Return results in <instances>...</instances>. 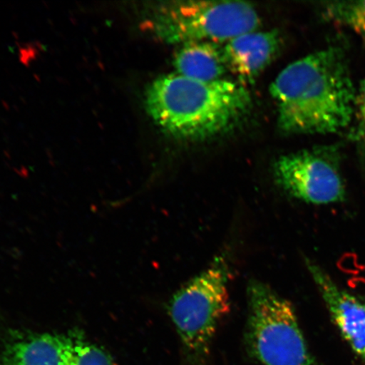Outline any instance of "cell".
Listing matches in <instances>:
<instances>
[{
  "label": "cell",
  "mask_w": 365,
  "mask_h": 365,
  "mask_svg": "<svg viewBox=\"0 0 365 365\" xmlns=\"http://www.w3.org/2000/svg\"><path fill=\"white\" fill-rule=\"evenodd\" d=\"M277 185L295 199L313 205L344 202L346 189L339 159L331 149L285 155L273 165Z\"/></svg>",
  "instance_id": "6"
},
{
  "label": "cell",
  "mask_w": 365,
  "mask_h": 365,
  "mask_svg": "<svg viewBox=\"0 0 365 365\" xmlns=\"http://www.w3.org/2000/svg\"><path fill=\"white\" fill-rule=\"evenodd\" d=\"M231 272L230 254L222 251L205 270L177 290L168 304V314L190 365L207 364L219 324L230 313Z\"/></svg>",
  "instance_id": "3"
},
{
  "label": "cell",
  "mask_w": 365,
  "mask_h": 365,
  "mask_svg": "<svg viewBox=\"0 0 365 365\" xmlns=\"http://www.w3.org/2000/svg\"><path fill=\"white\" fill-rule=\"evenodd\" d=\"M245 344L263 365H318L310 354L293 305L258 280L247 287Z\"/></svg>",
  "instance_id": "5"
},
{
  "label": "cell",
  "mask_w": 365,
  "mask_h": 365,
  "mask_svg": "<svg viewBox=\"0 0 365 365\" xmlns=\"http://www.w3.org/2000/svg\"><path fill=\"white\" fill-rule=\"evenodd\" d=\"M305 264L340 334L354 353L365 360V303L342 289L316 263L305 259Z\"/></svg>",
  "instance_id": "7"
},
{
  "label": "cell",
  "mask_w": 365,
  "mask_h": 365,
  "mask_svg": "<svg viewBox=\"0 0 365 365\" xmlns=\"http://www.w3.org/2000/svg\"><path fill=\"white\" fill-rule=\"evenodd\" d=\"M176 74L191 80L212 82L222 80L227 68L222 48L214 43L180 46L173 59Z\"/></svg>",
  "instance_id": "10"
},
{
  "label": "cell",
  "mask_w": 365,
  "mask_h": 365,
  "mask_svg": "<svg viewBox=\"0 0 365 365\" xmlns=\"http://www.w3.org/2000/svg\"><path fill=\"white\" fill-rule=\"evenodd\" d=\"M281 41L275 30L249 31L227 41L222 48L227 71L240 84L253 83L277 57Z\"/></svg>",
  "instance_id": "9"
},
{
  "label": "cell",
  "mask_w": 365,
  "mask_h": 365,
  "mask_svg": "<svg viewBox=\"0 0 365 365\" xmlns=\"http://www.w3.org/2000/svg\"><path fill=\"white\" fill-rule=\"evenodd\" d=\"M322 14L327 21L346 27L365 40V0L326 2Z\"/></svg>",
  "instance_id": "11"
},
{
  "label": "cell",
  "mask_w": 365,
  "mask_h": 365,
  "mask_svg": "<svg viewBox=\"0 0 365 365\" xmlns=\"http://www.w3.org/2000/svg\"><path fill=\"white\" fill-rule=\"evenodd\" d=\"M72 353L68 365H115L110 355L101 346L82 336L78 331H72Z\"/></svg>",
  "instance_id": "12"
},
{
  "label": "cell",
  "mask_w": 365,
  "mask_h": 365,
  "mask_svg": "<svg viewBox=\"0 0 365 365\" xmlns=\"http://www.w3.org/2000/svg\"><path fill=\"white\" fill-rule=\"evenodd\" d=\"M144 26L161 42L170 45L227 43L257 31L261 19L252 4L244 1H163L144 12Z\"/></svg>",
  "instance_id": "4"
},
{
  "label": "cell",
  "mask_w": 365,
  "mask_h": 365,
  "mask_svg": "<svg viewBox=\"0 0 365 365\" xmlns=\"http://www.w3.org/2000/svg\"><path fill=\"white\" fill-rule=\"evenodd\" d=\"M270 91L282 134H336L352 125L357 88L348 53L339 44L291 63L274 80Z\"/></svg>",
  "instance_id": "1"
},
{
  "label": "cell",
  "mask_w": 365,
  "mask_h": 365,
  "mask_svg": "<svg viewBox=\"0 0 365 365\" xmlns=\"http://www.w3.org/2000/svg\"><path fill=\"white\" fill-rule=\"evenodd\" d=\"M349 138L360 156L365 158V78L356 93L354 113L349 129Z\"/></svg>",
  "instance_id": "13"
},
{
  "label": "cell",
  "mask_w": 365,
  "mask_h": 365,
  "mask_svg": "<svg viewBox=\"0 0 365 365\" xmlns=\"http://www.w3.org/2000/svg\"><path fill=\"white\" fill-rule=\"evenodd\" d=\"M72 335L9 331L0 345V365H68Z\"/></svg>",
  "instance_id": "8"
},
{
  "label": "cell",
  "mask_w": 365,
  "mask_h": 365,
  "mask_svg": "<svg viewBox=\"0 0 365 365\" xmlns=\"http://www.w3.org/2000/svg\"><path fill=\"white\" fill-rule=\"evenodd\" d=\"M250 91L239 82H204L176 74L158 77L145 90V109L175 138L204 140L225 134L250 110Z\"/></svg>",
  "instance_id": "2"
}]
</instances>
